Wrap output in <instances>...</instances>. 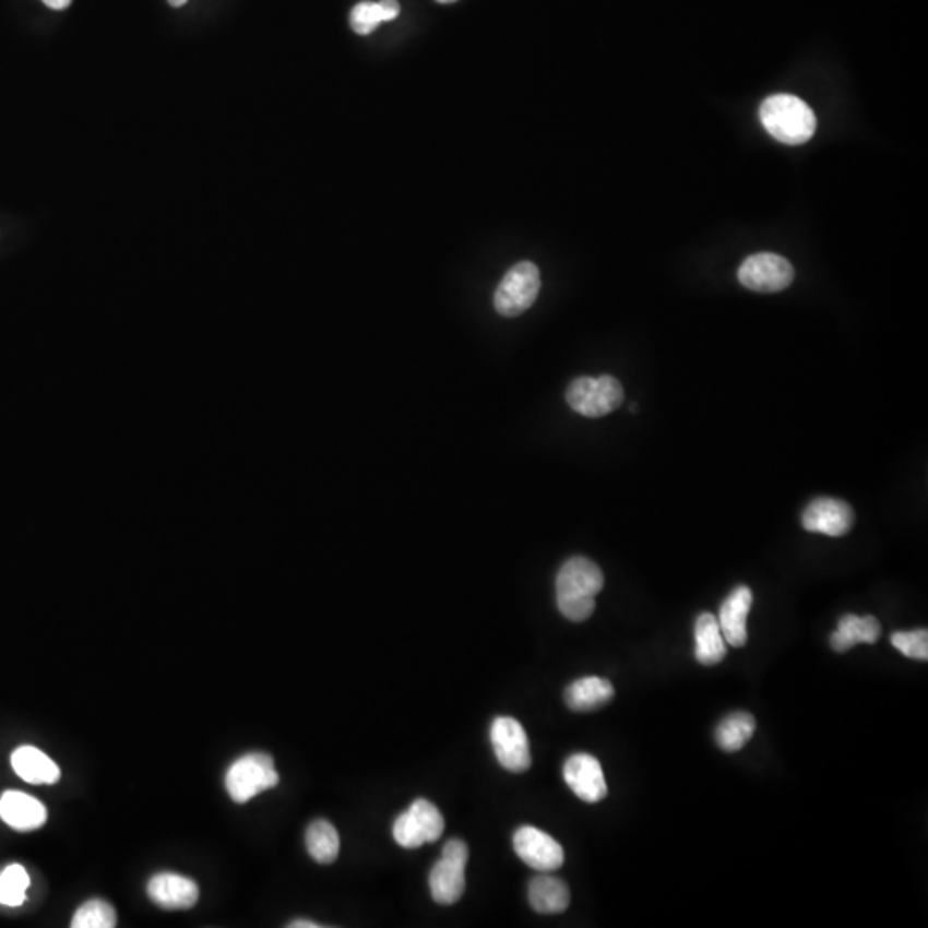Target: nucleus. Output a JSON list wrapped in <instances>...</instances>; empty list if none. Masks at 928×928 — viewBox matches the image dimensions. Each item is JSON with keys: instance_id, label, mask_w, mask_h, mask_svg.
Here are the masks:
<instances>
[{"instance_id": "1", "label": "nucleus", "mask_w": 928, "mask_h": 928, "mask_svg": "<svg viewBox=\"0 0 928 928\" xmlns=\"http://www.w3.org/2000/svg\"><path fill=\"white\" fill-rule=\"evenodd\" d=\"M604 588V573L586 557H571L556 580L557 607L566 619L583 622L594 614L595 597Z\"/></svg>"}, {"instance_id": "2", "label": "nucleus", "mask_w": 928, "mask_h": 928, "mask_svg": "<svg viewBox=\"0 0 928 928\" xmlns=\"http://www.w3.org/2000/svg\"><path fill=\"white\" fill-rule=\"evenodd\" d=\"M760 122L774 140L784 145H804L817 130L813 110L789 93L765 98L760 107Z\"/></svg>"}, {"instance_id": "3", "label": "nucleus", "mask_w": 928, "mask_h": 928, "mask_svg": "<svg viewBox=\"0 0 928 928\" xmlns=\"http://www.w3.org/2000/svg\"><path fill=\"white\" fill-rule=\"evenodd\" d=\"M566 401L573 412L586 418H602L616 412L624 401V389L618 379L602 376L598 379L582 377L571 382Z\"/></svg>"}, {"instance_id": "4", "label": "nucleus", "mask_w": 928, "mask_h": 928, "mask_svg": "<svg viewBox=\"0 0 928 928\" xmlns=\"http://www.w3.org/2000/svg\"><path fill=\"white\" fill-rule=\"evenodd\" d=\"M278 774L274 759L266 753H248L230 765L226 774V789L236 804H247L260 793L277 786Z\"/></svg>"}, {"instance_id": "5", "label": "nucleus", "mask_w": 928, "mask_h": 928, "mask_svg": "<svg viewBox=\"0 0 928 928\" xmlns=\"http://www.w3.org/2000/svg\"><path fill=\"white\" fill-rule=\"evenodd\" d=\"M540 271L532 262H520L504 275L493 296L499 316L513 317L525 313L540 293Z\"/></svg>"}, {"instance_id": "6", "label": "nucleus", "mask_w": 928, "mask_h": 928, "mask_svg": "<svg viewBox=\"0 0 928 928\" xmlns=\"http://www.w3.org/2000/svg\"><path fill=\"white\" fill-rule=\"evenodd\" d=\"M468 864V846L460 840L445 843L440 860L433 865L428 885L436 903L451 906L457 903L466 889L464 868Z\"/></svg>"}, {"instance_id": "7", "label": "nucleus", "mask_w": 928, "mask_h": 928, "mask_svg": "<svg viewBox=\"0 0 928 928\" xmlns=\"http://www.w3.org/2000/svg\"><path fill=\"white\" fill-rule=\"evenodd\" d=\"M739 283L757 293H780L792 286L795 269L784 257L757 253L748 257L738 272Z\"/></svg>"}, {"instance_id": "8", "label": "nucleus", "mask_w": 928, "mask_h": 928, "mask_svg": "<svg viewBox=\"0 0 928 928\" xmlns=\"http://www.w3.org/2000/svg\"><path fill=\"white\" fill-rule=\"evenodd\" d=\"M490 741L505 771L520 774L532 768L528 736L516 718L497 717L490 727Z\"/></svg>"}, {"instance_id": "9", "label": "nucleus", "mask_w": 928, "mask_h": 928, "mask_svg": "<svg viewBox=\"0 0 928 928\" xmlns=\"http://www.w3.org/2000/svg\"><path fill=\"white\" fill-rule=\"evenodd\" d=\"M516 855L533 870L549 873L564 864V849L552 835L532 825L517 829L513 837Z\"/></svg>"}, {"instance_id": "10", "label": "nucleus", "mask_w": 928, "mask_h": 928, "mask_svg": "<svg viewBox=\"0 0 928 928\" xmlns=\"http://www.w3.org/2000/svg\"><path fill=\"white\" fill-rule=\"evenodd\" d=\"M804 528L828 537H843L855 525V511L848 502L832 497H819L805 509Z\"/></svg>"}, {"instance_id": "11", "label": "nucleus", "mask_w": 928, "mask_h": 928, "mask_svg": "<svg viewBox=\"0 0 928 928\" xmlns=\"http://www.w3.org/2000/svg\"><path fill=\"white\" fill-rule=\"evenodd\" d=\"M564 781L571 792L586 804H598L607 796L606 775L600 762L588 753H576L564 763Z\"/></svg>"}, {"instance_id": "12", "label": "nucleus", "mask_w": 928, "mask_h": 928, "mask_svg": "<svg viewBox=\"0 0 928 928\" xmlns=\"http://www.w3.org/2000/svg\"><path fill=\"white\" fill-rule=\"evenodd\" d=\"M150 900L164 909H190L199 903L200 889L194 880L178 873H157L148 882Z\"/></svg>"}, {"instance_id": "13", "label": "nucleus", "mask_w": 928, "mask_h": 928, "mask_svg": "<svg viewBox=\"0 0 928 928\" xmlns=\"http://www.w3.org/2000/svg\"><path fill=\"white\" fill-rule=\"evenodd\" d=\"M751 604H753L751 590L748 586H738L721 607L717 621L721 631H723L724 640L730 646L739 649V646L747 645V619Z\"/></svg>"}, {"instance_id": "14", "label": "nucleus", "mask_w": 928, "mask_h": 928, "mask_svg": "<svg viewBox=\"0 0 928 928\" xmlns=\"http://www.w3.org/2000/svg\"><path fill=\"white\" fill-rule=\"evenodd\" d=\"M0 817L16 831H35L47 822V808L26 793L8 792L0 798Z\"/></svg>"}, {"instance_id": "15", "label": "nucleus", "mask_w": 928, "mask_h": 928, "mask_svg": "<svg viewBox=\"0 0 928 928\" xmlns=\"http://www.w3.org/2000/svg\"><path fill=\"white\" fill-rule=\"evenodd\" d=\"M882 633L879 619L873 616H855L846 614L840 619L837 630L832 633L831 646L837 654L848 652L858 643H876Z\"/></svg>"}, {"instance_id": "16", "label": "nucleus", "mask_w": 928, "mask_h": 928, "mask_svg": "<svg viewBox=\"0 0 928 928\" xmlns=\"http://www.w3.org/2000/svg\"><path fill=\"white\" fill-rule=\"evenodd\" d=\"M14 772L29 784H56L61 771L50 757L35 747H20L11 757Z\"/></svg>"}, {"instance_id": "17", "label": "nucleus", "mask_w": 928, "mask_h": 928, "mask_svg": "<svg viewBox=\"0 0 928 928\" xmlns=\"http://www.w3.org/2000/svg\"><path fill=\"white\" fill-rule=\"evenodd\" d=\"M528 900L532 908L540 915H557L570 906L571 892L561 879L544 873L530 882Z\"/></svg>"}, {"instance_id": "18", "label": "nucleus", "mask_w": 928, "mask_h": 928, "mask_svg": "<svg viewBox=\"0 0 928 928\" xmlns=\"http://www.w3.org/2000/svg\"><path fill=\"white\" fill-rule=\"evenodd\" d=\"M614 699L612 682L597 676L571 682L564 693L566 705L573 712L597 711Z\"/></svg>"}, {"instance_id": "19", "label": "nucleus", "mask_w": 928, "mask_h": 928, "mask_svg": "<svg viewBox=\"0 0 928 928\" xmlns=\"http://www.w3.org/2000/svg\"><path fill=\"white\" fill-rule=\"evenodd\" d=\"M694 658L702 666H717L726 657V640L714 614H700L694 624Z\"/></svg>"}, {"instance_id": "20", "label": "nucleus", "mask_w": 928, "mask_h": 928, "mask_svg": "<svg viewBox=\"0 0 928 928\" xmlns=\"http://www.w3.org/2000/svg\"><path fill=\"white\" fill-rule=\"evenodd\" d=\"M307 849L311 858L320 865H331L337 860L341 849L340 834L328 820H316L307 829Z\"/></svg>"}, {"instance_id": "21", "label": "nucleus", "mask_w": 928, "mask_h": 928, "mask_svg": "<svg viewBox=\"0 0 928 928\" xmlns=\"http://www.w3.org/2000/svg\"><path fill=\"white\" fill-rule=\"evenodd\" d=\"M756 729L757 723L753 715L748 714V712H735V714L727 715L723 723L718 724L717 729H715V741H717L721 750L735 753L750 741Z\"/></svg>"}, {"instance_id": "22", "label": "nucleus", "mask_w": 928, "mask_h": 928, "mask_svg": "<svg viewBox=\"0 0 928 928\" xmlns=\"http://www.w3.org/2000/svg\"><path fill=\"white\" fill-rule=\"evenodd\" d=\"M116 925H118L116 909L104 900H92L81 904L71 921L73 928H112Z\"/></svg>"}, {"instance_id": "23", "label": "nucleus", "mask_w": 928, "mask_h": 928, "mask_svg": "<svg viewBox=\"0 0 928 928\" xmlns=\"http://www.w3.org/2000/svg\"><path fill=\"white\" fill-rule=\"evenodd\" d=\"M29 877L21 865H9L0 872V904L16 908L25 903Z\"/></svg>"}, {"instance_id": "24", "label": "nucleus", "mask_w": 928, "mask_h": 928, "mask_svg": "<svg viewBox=\"0 0 928 928\" xmlns=\"http://www.w3.org/2000/svg\"><path fill=\"white\" fill-rule=\"evenodd\" d=\"M408 810L412 811L415 819L420 823V828L424 829L427 843H436L444 832L445 825L444 817L440 813L439 808L427 799L420 798L416 799Z\"/></svg>"}, {"instance_id": "25", "label": "nucleus", "mask_w": 928, "mask_h": 928, "mask_svg": "<svg viewBox=\"0 0 928 928\" xmlns=\"http://www.w3.org/2000/svg\"><path fill=\"white\" fill-rule=\"evenodd\" d=\"M392 835L404 849L421 848L427 843L424 829L420 828V823L409 810L403 811L397 817L396 822L392 825Z\"/></svg>"}, {"instance_id": "26", "label": "nucleus", "mask_w": 928, "mask_h": 928, "mask_svg": "<svg viewBox=\"0 0 928 928\" xmlns=\"http://www.w3.org/2000/svg\"><path fill=\"white\" fill-rule=\"evenodd\" d=\"M891 643L901 654L915 661H927L928 658V631H897L892 633Z\"/></svg>"}, {"instance_id": "27", "label": "nucleus", "mask_w": 928, "mask_h": 928, "mask_svg": "<svg viewBox=\"0 0 928 928\" xmlns=\"http://www.w3.org/2000/svg\"><path fill=\"white\" fill-rule=\"evenodd\" d=\"M384 21L379 2H359L353 8L349 23L358 35H368Z\"/></svg>"}, {"instance_id": "28", "label": "nucleus", "mask_w": 928, "mask_h": 928, "mask_svg": "<svg viewBox=\"0 0 928 928\" xmlns=\"http://www.w3.org/2000/svg\"><path fill=\"white\" fill-rule=\"evenodd\" d=\"M380 8L384 14V21L396 20L400 16V2L397 0H380Z\"/></svg>"}, {"instance_id": "29", "label": "nucleus", "mask_w": 928, "mask_h": 928, "mask_svg": "<svg viewBox=\"0 0 928 928\" xmlns=\"http://www.w3.org/2000/svg\"><path fill=\"white\" fill-rule=\"evenodd\" d=\"M47 8L56 9V11H62V9H68L71 5L73 0H41Z\"/></svg>"}, {"instance_id": "30", "label": "nucleus", "mask_w": 928, "mask_h": 928, "mask_svg": "<svg viewBox=\"0 0 928 928\" xmlns=\"http://www.w3.org/2000/svg\"><path fill=\"white\" fill-rule=\"evenodd\" d=\"M289 927H292V928H319L320 925L313 924V921H310V920H296V921H293V924H289Z\"/></svg>"}, {"instance_id": "31", "label": "nucleus", "mask_w": 928, "mask_h": 928, "mask_svg": "<svg viewBox=\"0 0 928 928\" xmlns=\"http://www.w3.org/2000/svg\"><path fill=\"white\" fill-rule=\"evenodd\" d=\"M167 2H169L172 8H181V5H185L188 0H167Z\"/></svg>"}, {"instance_id": "32", "label": "nucleus", "mask_w": 928, "mask_h": 928, "mask_svg": "<svg viewBox=\"0 0 928 928\" xmlns=\"http://www.w3.org/2000/svg\"><path fill=\"white\" fill-rule=\"evenodd\" d=\"M440 4H451V2H456V0H437Z\"/></svg>"}]
</instances>
